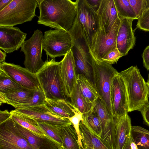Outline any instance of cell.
Here are the masks:
<instances>
[{
    "label": "cell",
    "instance_id": "obj_1",
    "mask_svg": "<svg viewBox=\"0 0 149 149\" xmlns=\"http://www.w3.org/2000/svg\"><path fill=\"white\" fill-rule=\"evenodd\" d=\"M37 0L40 11L38 23L52 28L68 32L76 17V1Z\"/></svg>",
    "mask_w": 149,
    "mask_h": 149
},
{
    "label": "cell",
    "instance_id": "obj_2",
    "mask_svg": "<svg viewBox=\"0 0 149 149\" xmlns=\"http://www.w3.org/2000/svg\"><path fill=\"white\" fill-rule=\"evenodd\" d=\"M119 73L126 85L129 112H141L149 104V89L146 82L136 66H131Z\"/></svg>",
    "mask_w": 149,
    "mask_h": 149
},
{
    "label": "cell",
    "instance_id": "obj_3",
    "mask_svg": "<svg viewBox=\"0 0 149 149\" xmlns=\"http://www.w3.org/2000/svg\"><path fill=\"white\" fill-rule=\"evenodd\" d=\"M60 63L47 60L36 74L46 98L69 101L64 92L60 74Z\"/></svg>",
    "mask_w": 149,
    "mask_h": 149
},
{
    "label": "cell",
    "instance_id": "obj_4",
    "mask_svg": "<svg viewBox=\"0 0 149 149\" xmlns=\"http://www.w3.org/2000/svg\"><path fill=\"white\" fill-rule=\"evenodd\" d=\"M93 82L99 98L110 115L115 118L111 98V86L113 78L118 72L111 65L103 61H96L93 57Z\"/></svg>",
    "mask_w": 149,
    "mask_h": 149
},
{
    "label": "cell",
    "instance_id": "obj_5",
    "mask_svg": "<svg viewBox=\"0 0 149 149\" xmlns=\"http://www.w3.org/2000/svg\"><path fill=\"white\" fill-rule=\"evenodd\" d=\"M37 0H12L0 11V26H12L31 21L36 16Z\"/></svg>",
    "mask_w": 149,
    "mask_h": 149
},
{
    "label": "cell",
    "instance_id": "obj_6",
    "mask_svg": "<svg viewBox=\"0 0 149 149\" xmlns=\"http://www.w3.org/2000/svg\"><path fill=\"white\" fill-rule=\"evenodd\" d=\"M72 41L68 32L55 29L45 31L43 36L42 47L47 56L54 59L65 56L71 49Z\"/></svg>",
    "mask_w": 149,
    "mask_h": 149
},
{
    "label": "cell",
    "instance_id": "obj_7",
    "mask_svg": "<svg viewBox=\"0 0 149 149\" xmlns=\"http://www.w3.org/2000/svg\"><path fill=\"white\" fill-rule=\"evenodd\" d=\"M43 34L40 30H35L32 36L25 41L20 51L24 54L25 68L36 73L45 63L42 59Z\"/></svg>",
    "mask_w": 149,
    "mask_h": 149
},
{
    "label": "cell",
    "instance_id": "obj_8",
    "mask_svg": "<svg viewBox=\"0 0 149 149\" xmlns=\"http://www.w3.org/2000/svg\"><path fill=\"white\" fill-rule=\"evenodd\" d=\"M121 20H116L112 29L106 32L103 28H100L92 42L91 52L95 60L102 61V58L116 47V38Z\"/></svg>",
    "mask_w": 149,
    "mask_h": 149
},
{
    "label": "cell",
    "instance_id": "obj_9",
    "mask_svg": "<svg viewBox=\"0 0 149 149\" xmlns=\"http://www.w3.org/2000/svg\"><path fill=\"white\" fill-rule=\"evenodd\" d=\"M76 17L84 30L91 50L92 42L100 28L97 14L86 0H77Z\"/></svg>",
    "mask_w": 149,
    "mask_h": 149
},
{
    "label": "cell",
    "instance_id": "obj_10",
    "mask_svg": "<svg viewBox=\"0 0 149 149\" xmlns=\"http://www.w3.org/2000/svg\"><path fill=\"white\" fill-rule=\"evenodd\" d=\"M0 149H33L11 117L0 124Z\"/></svg>",
    "mask_w": 149,
    "mask_h": 149
},
{
    "label": "cell",
    "instance_id": "obj_11",
    "mask_svg": "<svg viewBox=\"0 0 149 149\" xmlns=\"http://www.w3.org/2000/svg\"><path fill=\"white\" fill-rule=\"evenodd\" d=\"M15 110L37 123L44 122L59 127L72 124L68 118L56 114L45 104L19 108Z\"/></svg>",
    "mask_w": 149,
    "mask_h": 149
},
{
    "label": "cell",
    "instance_id": "obj_12",
    "mask_svg": "<svg viewBox=\"0 0 149 149\" xmlns=\"http://www.w3.org/2000/svg\"><path fill=\"white\" fill-rule=\"evenodd\" d=\"M111 95L114 117L117 120L129 112L126 85L124 79L119 72L112 79Z\"/></svg>",
    "mask_w": 149,
    "mask_h": 149
},
{
    "label": "cell",
    "instance_id": "obj_13",
    "mask_svg": "<svg viewBox=\"0 0 149 149\" xmlns=\"http://www.w3.org/2000/svg\"><path fill=\"white\" fill-rule=\"evenodd\" d=\"M93 111L99 116L102 124L100 139L110 149H115V130L117 120L111 116L98 98L95 102Z\"/></svg>",
    "mask_w": 149,
    "mask_h": 149
},
{
    "label": "cell",
    "instance_id": "obj_14",
    "mask_svg": "<svg viewBox=\"0 0 149 149\" xmlns=\"http://www.w3.org/2000/svg\"><path fill=\"white\" fill-rule=\"evenodd\" d=\"M0 69L23 87L35 89L40 86L36 73L19 65L4 62L0 63Z\"/></svg>",
    "mask_w": 149,
    "mask_h": 149
},
{
    "label": "cell",
    "instance_id": "obj_15",
    "mask_svg": "<svg viewBox=\"0 0 149 149\" xmlns=\"http://www.w3.org/2000/svg\"><path fill=\"white\" fill-rule=\"evenodd\" d=\"M60 74L63 89L66 97L70 98L77 83V72L71 49L60 62Z\"/></svg>",
    "mask_w": 149,
    "mask_h": 149
},
{
    "label": "cell",
    "instance_id": "obj_16",
    "mask_svg": "<svg viewBox=\"0 0 149 149\" xmlns=\"http://www.w3.org/2000/svg\"><path fill=\"white\" fill-rule=\"evenodd\" d=\"M26 33L19 28L12 26H0V49L6 53L17 50L26 38Z\"/></svg>",
    "mask_w": 149,
    "mask_h": 149
},
{
    "label": "cell",
    "instance_id": "obj_17",
    "mask_svg": "<svg viewBox=\"0 0 149 149\" xmlns=\"http://www.w3.org/2000/svg\"><path fill=\"white\" fill-rule=\"evenodd\" d=\"M133 19L125 18L120 20L116 38L117 48L123 56L134 47L136 38L132 27Z\"/></svg>",
    "mask_w": 149,
    "mask_h": 149
},
{
    "label": "cell",
    "instance_id": "obj_18",
    "mask_svg": "<svg viewBox=\"0 0 149 149\" xmlns=\"http://www.w3.org/2000/svg\"><path fill=\"white\" fill-rule=\"evenodd\" d=\"M96 13L100 28H103L106 32L110 31L119 18L113 0H101Z\"/></svg>",
    "mask_w": 149,
    "mask_h": 149
},
{
    "label": "cell",
    "instance_id": "obj_19",
    "mask_svg": "<svg viewBox=\"0 0 149 149\" xmlns=\"http://www.w3.org/2000/svg\"><path fill=\"white\" fill-rule=\"evenodd\" d=\"M36 89L24 88L20 90L5 93H0V105L7 104L12 106L15 109L25 107L32 100Z\"/></svg>",
    "mask_w": 149,
    "mask_h": 149
},
{
    "label": "cell",
    "instance_id": "obj_20",
    "mask_svg": "<svg viewBox=\"0 0 149 149\" xmlns=\"http://www.w3.org/2000/svg\"><path fill=\"white\" fill-rule=\"evenodd\" d=\"M131 118L126 114L117 120L115 130V149H123L131 135Z\"/></svg>",
    "mask_w": 149,
    "mask_h": 149
},
{
    "label": "cell",
    "instance_id": "obj_21",
    "mask_svg": "<svg viewBox=\"0 0 149 149\" xmlns=\"http://www.w3.org/2000/svg\"><path fill=\"white\" fill-rule=\"evenodd\" d=\"M15 123L21 134L27 141L33 149H57L61 147L52 141L48 138H43L38 136Z\"/></svg>",
    "mask_w": 149,
    "mask_h": 149
},
{
    "label": "cell",
    "instance_id": "obj_22",
    "mask_svg": "<svg viewBox=\"0 0 149 149\" xmlns=\"http://www.w3.org/2000/svg\"><path fill=\"white\" fill-rule=\"evenodd\" d=\"M45 105L56 114L68 119L74 116L77 110L70 102L63 99L46 98Z\"/></svg>",
    "mask_w": 149,
    "mask_h": 149
},
{
    "label": "cell",
    "instance_id": "obj_23",
    "mask_svg": "<svg viewBox=\"0 0 149 149\" xmlns=\"http://www.w3.org/2000/svg\"><path fill=\"white\" fill-rule=\"evenodd\" d=\"M70 102L74 107L86 117L93 111L95 105L88 100L82 95L77 83L70 98Z\"/></svg>",
    "mask_w": 149,
    "mask_h": 149
},
{
    "label": "cell",
    "instance_id": "obj_24",
    "mask_svg": "<svg viewBox=\"0 0 149 149\" xmlns=\"http://www.w3.org/2000/svg\"><path fill=\"white\" fill-rule=\"evenodd\" d=\"M10 112L13 120L22 127L38 136L52 141L45 134L36 121L15 110L11 111Z\"/></svg>",
    "mask_w": 149,
    "mask_h": 149
},
{
    "label": "cell",
    "instance_id": "obj_25",
    "mask_svg": "<svg viewBox=\"0 0 149 149\" xmlns=\"http://www.w3.org/2000/svg\"><path fill=\"white\" fill-rule=\"evenodd\" d=\"M79 127L83 149H110L100 139L88 130L82 121L80 123Z\"/></svg>",
    "mask_w": 149,
    "mask_h": 149
},
{
    "label": "cell",
    "instance_id": "obj_26",
    "mask_svg": "<svg viewBox=\"0 0 149 149\" xmlns=\"http://www.w3.org/2000/svg\"><path fill=\"white\" fill-rule=\"evenodd\" d=\"M77 82L82 95L89 102L94 103L99 97L93 82L80 74H77Z\"/></svg>",
    "mask_w": 149,
    "mask_h": 149
},
{
    "label": "cell",
    "instance_id": "obj_27",
    "mask_svg": "<svg viewBox=\"0 0 149 149\" xmlns=\"http://www.w3.org/2000/svg\"><path fill=\"white\" fill-rule=\"evenodd\" d=\"M64 149H83L80 146L78 137L72 125L62 127Z\"/></svg>",
    "mask_w": 149,
    "mask_h": 149
},
{
    "label": "cell",
    "instance_id": "obj_28",
    "mask_svg": "<svg viewBox=\"0 0 149 149\" xmlns=\"http://www.w3.org/2000/svg\"><path fill=\"white\" fill-rule=\"evenodd\" d=\"M131 135L138 149H149V130L140 126H133Z\"/></svg>",
    "mask_w": 149,
    "mask_h": 149
},
{
    "label": "cell",
    "instance_id": "obj_29",
    "mask_svg": "<svg viewBox=\"0 0 149 149\" xmlns=\"http://www.w3.org/2000/svg\"><path fill=\"white\" fill-rule=\"evenodd\" d=\"M45 134L58 146L63 148L62 127L44 122L38 123Z\"/></svg>",
    "mask_w": 149,
    "mask_h": 149
},
{
    "label": "cell",
    "instance_id": "obj_30",
    "mask_svg": "<svg viewBox=\"0 0 149 149\" xmlns=\"http://www.w3.org/2000/svg\"><path fill=\"white\" fill-rule=\"evenodd\" d=\"M82 121L88 130L93 134L100 139L102 134V126L98 115L94 111L86 117H83Z\"/></svg>",
    "mask_w": 149,
    "mask_h": 149
},
{
    "label": "cell",
    "instance_id": "obj_31",
    "mask_svg": "<svg viewBox=\"0 0 149 149\" xmlns=\"http://www.w3.org/2000/svg\"><path fill=\"white\" fill-rule=\"evenodd\" d=\"M118 17L120 20L125 18L138 19L128 0H113Z\"/></svg>",
    "mask_w": 149,
    "mask_h": 149
},
{
    "label": "cell",
    "instance_id": "obj_32",
    "mask_svg": "<svg viewBox=\"0 0 149 149\" xmlns=\"http://www.w3.org/2000/svg\"><path fill=\"white\" fill-rule=\"evenodd\" d=\"M24 88L0 69V93H5L14 91L20 90Z\"/></svg>",
    "mask_w": 149,
    "mask_h": 149
},
{
    "label": "cell",
    "instance_id": "obj_33",
    "mask_svg": "<svg viewBox=\"0 0 149 149\" xmlns=\"http://www.w3.org/2000/svg\"><path fill=\"white\" fill-rule=\"evenodd\" d=\"M138 19L143 12L149 8V0H128Z\"/></svg>",
    "mask_w": 149,
    "mask_h": 149
},
{
    "label": "cell",
    "instance_id": "obj_34",
    "mask_svg": "<svg viewBox=\"0 0 149 149\" xmlns=\"http://www.w3.org/2000/svg\"><path fill=\"white\" fill-rule=\"evenodd\" d=\"M74 127L78 137L80 146L83 149L82 143V137L81 134L79 125L80 122L83 120V114L77 109L74 116L68 119Z\"/></svg>",
    "mask_w": 149,
    "mask_h": 149
},
{
    "label": "cell",
    "instance_id": "obj_35",
    "mask_svg": "<svg viewBox=\"0 0 149 149\" xmlns=\"http://www.w3.org/2000/svg\"><path fill=\"white\" fill-rule=\"evenodd\" d=\"M46 99L44 93L40 86L35 89L32 100L25 107L44 105Z\"/></svg>",
    "mask_w": 149,
    "mask_h": 149
},
{
    "label": "cell",
    "instance_id": "obj_36",
    "mask_svg": "<svg viewBox=\"0 0 149 149\" xmlns=\"http://www.w3.org/2000/svg\"><path fill=\"white\" fill-rule=\"evenodd\" d=\"M136 26L141 30L149 31V8L145 10L139 18Z\"/></svg>",
    "mask_w": 149,
    "mask_h": 149
},
{
    "label": "cell",
    "instance_id": "obj_37",
    "mask_svg": "<svg viewBox=\"0 0 149 149\" xmlns=\"http://www.w3.org/2000/svg\"><path fill=\"white\" fill-rule=\"evenodd\" d=\"M123 56L116 48L110 51L103 57L102 61L111 65L117 63L118 60Z\"/></svg>",
    "mask_w": 149,
    "mask_h": 149
},
{
    "label": "cell",
    "instance_id": "obj_38",
    "mask_svg": "<svg viewBox=\"0 0 149 149\" xmlns=\"http://www.w3.org/2000/svg\"><path fill=\"white\" fill-rule=\"evenodd\" d=\"M144 66L149 71V45L144 49L142 55Z\"/></svg>",
    "mask_w": 149,
    "mask_h": 149
},
{
    "label": "cell",
    "instance_id": "obj_39",
    "mask_svg": "<svg viewBox=\"0 0 149 149\" xmlns=\"http://www.w3.org/2000/svg\"><path fill=\"white\" fill-rule=\"evenodd\" d=\"M141 112L144 124L149 127V104L143 109Z\"/></svg>",
    "mask_w": 149,
    "mask_h": 149
},
{
    "label": "cell",
    "instance_id": "obj_40",
    "mask_svg": "<svg viewBox=\"0 0 149 149\" xmlns=\"http://www.w3.org/2000/svg\"><path fill=\"white\" fill-rule=\"evenodd\" d=\"M11 116L10 112L7 110L0 111V124L8 119Z\"/></svg>",
    "mask_w": 149,
    "mask_h": 149
},
{
    "label": "cell",
    "instance_id": "obj_41",
    "mask_svg": "<svg viewBox=\"0 0 149 149\" xmlns=\"http://www.w3.org/2000/svg\"><path fill=\"white\" fill-rule=\"evenodd\" d=\"M101 0H86L89 5L96 12L100 5Z\"/></svg>",
    "mask_w": 149,
    "mask_h": 149
},
{
    "label": "cell",
    "instance_id": "obj_42",
    "mask_svg": "<svg viewBox=\"0 0 149 149\" xmlns=\"http://www.w3.org/2000/svg\"><path fill=\"white\" fill-rule=\"evenodd\" d=\"M12 0H0V11L6 8Z\"/></svg>",
    "mask_w": 149,
    "mask_h": 149
},
{
    "label": "cell",
    "instance_id": "obj_43",
    "mask_svg": "<svg viewBox=\"0 0 149 149\" xmlns=\"http://www.w3.org/2000/svg\"><path fill=\"white\" fill-rule=\"evenodd\" d=\"M6 56V53L0 50V63L5 62Z\"/></svg>",
    "mask_w": 149,
    "mask_h": 149
},
{
    "label": "cell",
    "instance_id": "obj_44",
    "mask_svg": "<svg viewBox=\"0 0 149 149\" xmlns=\"http://www.w3.org/2000/svg\"><path fill=\"white\" fill-rule=\"evenodd\" d=\"M130 146L131 149H138L137 146L133 141L131 135L130 136Z\"/></svg>",
    "mask_w": 149,
    "mask_h": 149
},
{
    "label": "cell",
    "instance_id": "obj_45",
    "mask_svg": "<svg viewBox=\"0 0 149 149\" xmlns=\"http://www.w3.org/2000/svg\"><path fill=\"white\" fill-rule=\"evenodd\" d=\"M128 138L123 149H131L130 146V136Z\"/></svg>",
    "mask_w": 149,
    "mask_h": 149
},
{
    "label": "cell",
    "instance_id": "obj_46",
    "mask_svg": "<svg viewBox=\"0 0 149 149\" xmlns=\"http://www.w3.org/2000/svg\"><path fill=\"white\" fill-rule=\"evenodd\" d=\"M146 83L147 84V85L149 89V76H148V78L147 81V82H146Z\"/></svg>",
    "mask_w": 149,
    "mask_h": 149
},
{
    "label": "cell",
    "instance_id": "obj_47",
    "mask_svg": "<svg viewBox=\"0 0 149 149\" xmlns=\"http://www.w3.org/2000/svg\"><path fill=\"white\" fill-rule=\"evenodd\" d=\"M57 149H64L63 148L59 147L57 148Z\"/></svg>",
    "mask_w": 149,
    "mask_h": 149
}]
</instances>
